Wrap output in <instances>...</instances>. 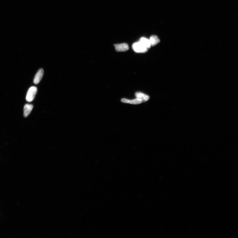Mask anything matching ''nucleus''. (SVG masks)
<instances>
[{
	"mask_svg": "<svg viewBox=\"0 0 238 238\" xmlns=\"http://www.w3.org/2000/svg\"><path fill=\"white\" fill-rule=\"evenodd\" d=\"M132 47L133 51L138 53H144L148 51V49L144 46L140 42L134 43Z\"/></svg>",
	"mask_w": 238,
	"mask_h": 238,
	"instance_id": "nucleus-1",
	"label": "nucleus"
},
{
	"mask_svg": "<svg viewBox=\"0 0 238 238\" xmlns=\"http://www.w3.org/2000/svg\"><path fill=\"white\" fill-rule=\"evenodd\" d=\"M37 92V88L36 87L32 86L29 89L27 92L26 100L27 101L30 102L34 100Z\"/></svg>",
	"mask_w": 238,
	"mask_h": 238,
	"instance_id": "nucleus-2",
	"label": "nucleus"
},
{
	"mask_svg": "<svg viewBox=\"0 0 238 238\" xmlns=\"http://www.w3.org/2000/svg\"><path fill=\"white\" fill-rule=\"evenodd\" d=\"M44 74V70L42 68L40 69L35 77L33 83L35 84H39L43 78Z\"/></svg>",
	"mask_w": 238,
	"mask_h": 238,
	"instance_id": "nucleus-3",
	"label": "nucleus"
},
{
	"mask_svg": "<svg viewBox=\"0 0 238 238\" xmlns=\"http://www.w3.org/2000/svg\"><path fill=\"white\" fill-rule=\"evenodd\" d=\"M115 47V50L117 52H125L128 51L129 47L126 43L119 44L114 45Z\"/></svg>",
	"mask_w": 238,
	"mask_h": 238,
	"instance_id": "nucleus-4",
	"label": "nucleus"
},
{
	"mask_svg": "<svg viewBox=\"0 0 238 238\" xmlns=\"http://www.w3.org/2000/svg\"><path fill=\"white\" fill-rule=\"evenodd\" d=\"M33 106L31 104H27L25 105L24 108V116L27 118L33 110Z\"/></svg>",
	"mask_w": 238,
	"mask_h": 238,
	"instance_id": "nucleus-5",
	"label": "nucleus"
},
{
	"mask_svg": "<svg viewBox=\"0 0 238 238\" xmlns=\"http://www.w3.org/2000/svg\"><path fill=\"white\" fill-rule=\"evenodd\" d=\"M121 101L123 102V103L134 104V105L140 104L142 103V101L141 100L137 98H136V99L132 100H129L125 98H123L121 100Z\"/></svg>",
	"mask_w": 238,
	"mask_h": 238,
	"instance_id": "nucleus-6",
	"label": "nucleus"
},
{
	"mask_svg": "<svg viewBox=\"0 0 238 238\" xmlns=\"http://www.w3.org/2000/svg\"><path fill=\"white\" fill-rule=\"evenodd\" d=\"M135 96L137 98L141 100L142 102L147 101L150 99L149 96L139 92H137L135 93Z\"/></svg>",
	"mask_w": 238,
	"mask_h": 238,
	"instance_id": "nucleus-7",
	"label": "nucleus"
},
{
	"mask_svg": "<svg viewBox=\"0 0 238 238\" xmlns=\"http://www.w3.org/2000/svg\"><path fill=\"white\" fill-rule=\"evenodd\" d=\"M140 42L144 46L147 48L148 49H150V47H151V43L149 39L145 38V37H142L140 40Z\"/></svg>",
	"mask_w": 238,
	"mask_h": 238,
	"instance_id": "nucleus-8",
	"label": "nucleus"
},
{
	"mask_svg": "<svg viewBox=\"0 0 238 238\" xmlns=\"http://www.w3.org/2000/svg\"><path fill=\"white\" fill-rule=\"evenodd\" d=\"M149 40L151 42V46L153 47L157 45L160 42L159 39L155 35H152L150 37Z\"/></svg>",
	"mask_w": 238,
	"mask_h": 238,
	"instance_id": "nucleus-9",
	"label": "nucleus"
}]
</instances>
